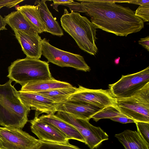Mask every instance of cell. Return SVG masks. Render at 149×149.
Here are the masks:
<instances>
[{
  "label": "cell",
  "mask_w": 149,
  "mask_h": 149,
  "mask_svg": "<svg viewBox=\"0 0 149 149\" xmlns=\"http://www.w3.org/2000/svg\"><path fill=\"white\" fill-rule=\"evenodd\" d=\"M8 70L7 77L22 86L29 83L48 80L52 77L48 62L27 57L12 62Z\"/></svg>",
  "instance_id": "277c9868"
},
{
  "label": "cell",
  "mask_w": 149,
  "mask_h": 149,
  "mask_svg": "<svg viewBox=\"0 0 149 149\" xmlns=\"http://www.w3.org/2000/svg\"><path fill=\"white\" fill-rule=\"evenodd\" d=\"M112 120L118 122L122 123L125 124L134 123L136 122L133 120L126 116H118L110 119Z\"/></svg>",
  "instance_id": "4316f807"
},
{
  "label": "cell",
  "mask_w": 149,
  "mask_h": 149,
  "mask_svg": "<svg viewBox=\"0 0 149 149\" xmlns=\"http://www.w3.org/2000/svg\"><path fill=\"white\" fill-rule=\"evenodd\" d=\"M46 1L45 0L36 1L34 5L37 7L40 17L46 26V32L53 35L61 36L63 35V31L49 10Z\"/></svg>",
  "instance_id": "9a60e30c"
},
{
  "label": "cell",
  "mask_w": 149,
  "mask_h": 149,
  "mask_svg": "<svg viewBox=\"0 0 149 149\" xmlns=\"http://www.w3.org/2000/svg\"><path fill=\"white\" fill-rule=\"evenodd\" d=\"M77 90V88L72 86L35 93L44 96L57 104L68 100V98L75 93Z\"/></svg>",
  "instance_id": "ffe728a7"
},
{
  "label": "cell",
  "mask_w": 149,
  "mask_h": 149,
  "mask_svg": "<svg viewBox=\"0 0 149 149\" xmlns=\"http://www.w3.org/2000/svg\"><path fill=\"white\" fill-rule=\"evenodd\" d=\"M39 141L21 129L0 127V149H31Z\"/></svg>",
  "instance_id": "ba28073f"
},
{
  "label": "cell",
  "mask_w": 149,
  "mask_h": 149,
  "mask_svg": "<svg viewBox=\"0 0 149 149\" xmlns=\"http://www.w3.org/2000/svg\"><path fill=\"white\" fill-rule=\"evenodd\" d=\"M120 112L135 122L149 123V82L133 96L117 99Z\"/></svg>",
  "instance_id": "5b68a950"
},
{
  "label": "cell",
  "mask_w": 149,
  "mask_h": 149,
  "mask_svg": "<svg viewBox=\"0 0 149 149\" xmlns=\"http://www.w3.org/2000/svg\"><path fill=\"white\" fill-rule=\"evenodd\" d=\"M137 132L145 141L149 144V123L136 122Z\"/></svg>",
  "instance_id": "603a6c76"
},
{
  "label": "cell",
  "mask_w": 149,
  "mask_h": 149,
  "mask_svg": "<svg viewBox=\"0 0 149 149\" xmlns=\"http://www.w3.org/2000/svg\"><path fill=\"white\" fill-rule=\"evenodd\" d=\"M72 86L69 83L56 80L52 77L48 80L29 83L22 86L20 90L36 92Z\"/></svg>",
  "instance_id": "ac0fdd59"
},
{
  "label": "cell",
  "mask_w": 149,
  "mask_h": 149,
  "mask_svg": "<svg viewBox=\"0 0 149 149\" xmlns=\"http://www.w3.org/2000/svg\"><path fill=\"white\" fill-rule=\"evenodd\" d=\"M41 44L42 55L48 62L62 67H72L85 72L90 71V68L81 56L56 48L45 38L42 39Z\"/></svg>",
  "instance_id": "8992f818"
},
{
  "label": "cell",
  "mask_w": 149,
  "mask_h": 149,
  "mask_svg": "<svg viewBox=\"0 0 149 149\" xmlns=\"http://www.w3.org/2000/svg\"><path fill=\"white\" fill-rule=\"evenodd\" d=\"M38 31V33L46 32V26L42 21L37 7L25 5L16 8Z\"/></svg>",
  "instance_id": "d6986e66"
},
{
  "label": "cell",
  "mask_w": 149,
  "mask_h": 149,
  "mask_svg": "<svg viewBox=\"0 0 149 149\" xmlns=\"http://www.w3.org/2000/svg\"><path fill=\"white\" fill-rule=\"evenodd\" d=\"M31 149H81L71 144L42 141L39 140L37 144Z\"/></svg>",
  "instance_id": "7402d4cb"
},
{
  "label": "cell",
  "mask_w": 149,
  "mask_h": 149,
  "mask_svg": "<svg viewBox=\"0 0 149 149\" xmlns=\"http://www.w3.org/2000/svg\"><path fill=\"white\" fill-rule=\"evenodd\" d=\"M12 81L0 84V125L22 129L28 121L30 108L22 103Z\"/></svg>",
  "instance_id": "7a4b0ae2"
},
{
  "label": "cell",
  "mask_w": 149,
  "mask_h": 149,
  "mask_svg": "<svg viewBox=\"0 0 149 149\" xmlns=\"http://www.w3.org/2000/svg\"><path fill=\"white\" fill-rule=\"evenodd\" d=\"M85 8L86 15L96 28L117 36H127L144 27V22L129 7L116 2L120 1L77 0Z\"/></svg>",
  "instance_id": "6da1fadb"
},
{
  "label": "cell",
  "mask_w": 149,
  "mask_h": 149,
  "mask_svg": "<svg viewBox=\"0 0 149 149\" xmlns=\"http://www.w3.org/2000/svg\"><path fill=\"white\" fill-rule=\"evenodd\" d=\"M6 25L7 24L4 18L0 15V32L1 30H6L7 29L6 26Z\"/></svg>",
  "instance_id": "f546056e"
},
{
  "label": "cell",
  "mask_w": 149,
  "mask_h": 149,
  "mask_svg": "<svg viewBox=\"0 0 149 149\" xmlns=\"http://www.w3.org/2000/svg\"><path fill=\"white\" fill-rule=\"evenodd\" d=\"M120 57H119L118 58H116L115 60V63L116 64H118L119 63V60Z\"/></svg>",
  "instance_id": "4dcf8cb0"
},
{
  "label": "cell",
  "mask_w": 149,
  "mask_h": 149,
  "mask_svg": "<svg viewBox=\"0 0 149 149\" xmlns=\"http://www.w3.org/2000/svg\"><path fill=\"white\" fill-rule=\"evenodd\" d=\"M149 82V67L136 73L122 75L116 82L109 85V91L117 99L130 97Z\"/></svg>",
  "instance_id": "52a82bcc"
},
{
  "label": "cell",
  "mask_w": 149,
  "mask_h": 149,
  "mask_svg": "<svg viewBox=\"0 0 149 149\" xmlns=\"http://www.w3.org/2000/svg\"><path fill=\"white\" fill-rule=\"evenodd\" d=\"M138 41L139 44L142 45L148 51H149V36H148Z\"/></svg>",
  "instance_id": "83f0119b"
},
{
  "label": "cell",
  "mask_w": 149,
  "mask_h": 149,
  "mask_svg": "<svg viewBox=\"0 0 149 149\" xmlns=\"http://www.w3.org/2000/svg\"><path fill=\"white\" fill-rule=\"evenodd\" d=\"M22 103L27 107L37 111L35 115L41 113L55 114L56 111V103L51 100L35 92L18 91Z\"/></svg>",
  "instance_id": "7c38bea8"
},
{
  "label": "cell",
  "mask_w": 149,
  "mask_h": 149,
  "mask_svg": "<svg viewBox=\"0 0 149 149\" xmlns=\"http://www.w3.org/2000/svg\"><path fill=\"white\" fill-rule=\"evenodd\" d=\"M4 18L13 30L15 29L34 35L39 34L36 29L19 10L11 12L4 16Z\"/></svg>",
  "instance_id": "e0dca14e"
},
{
  "label": "cell",
  "mask_w": 149,
  "mask_h": 149,
  "mask_svg": "<svg viewBox=\"0 0 149 149\" xmlns=\"http://www.w3.org/2000/svg\"><path fill=\"white\" fill-rule=\"evenodd\" d=\"M31 132L39 140L48 142L68 144L69 139L56 127L47 122L40 120L38 116L29 121Z\"/></svg>",
  "instance_id": "30bf717a"
},
{
  "label": "cell",
  "mask_w": 149,
  "mask_h": 149,
  "mask_svg": "<svg viewBox=\"0 0 149 149\" xmlns=\"http://www.w3.org/2000/svg\"><path fill=\"white\" fill-rule=\"evenodd\" d=\"M127 3L140 6L149 5V0H130L128 1Z\"/></svg>",
  "instance_id": "f1b7e54d"
},
{
  "label": "cell",
  "mask_w": 149,
  "mask_h": 149,
  "mask_svg": "<svg viewBox=\"0 0 149 149\" xmlns=\"http://www.w3.org/2000/svg\"><path fill=\"white\" fill-rule=\"evenodd\" d=\"M115 136L125 149H149V144L136 131L126 130Z\"/></svg>",
  "instance_id": "2e32d148"
},
{
  "label": "cell",
  "mask_w": 149,
  "mask_h": 149,
  "mask_svg": "<svg viewBox=\"0 0 149 149\" xmlns=\"http://www.w3.org/2000/svg\"><path fill=\"white\" fill-rule=\"evenodd\" d=\"M120 116H125L120 112L116 106H111L103 109L93 115L91 118L97 122L101 119H111Z\"/></svg>",
  "instance_id": "44dd1931"
},
{
  "label": "cell",
  "mask_w": 149,
  "mask_h": 149,
  "mask_svg": "<svg viewBox=\"0 0 149 149\" xmlns=\"http://www.w3.org/2000/svg\"><path fill=\"white\" fill-rule=\"evenodd\" d=\"M135 15L143 22L149 21V5L140 6L135 11Z\"/></svg>",
  "instance_id": "cb8c5ba5"
},
{
  "label": "cell",
  "mask_w": 149,
  "mask_h": 149,
  "mask_svg": "<svg viewBox=\"0 0 149 149\" xmlns=\"http://www.w3.org/2000/svg\"><path fill=\"white\" fill-rule=\"evenodd\" d=\"M39 119L50 123L63 133L68 139H74L85 143V141L81 134L73 126L57 117L55 114L42 115Z\"/></svg>",
  "instance_id": "5bb4252c"
},
{
  "label": "cell",
  "mask_w": 149,
  "mask_h": 149,
  "mask_svg": "<svg viewBox=\"0 0 149 149\" xmlns=\"http://www.w3.org/2000/svg\"><path fill=\"white\" fill-rule=\"evenodd\" d=\"M56 108L57 112L66 113L77 118L89 120L104 108L85 102L68 100L56 104Z\"/></svg>",
  "instance_id": "8fae6325"
},
{
  "label": "cell",
  "mask_w": 149,
  "mask_h": 149,
  "mask_svg": "<svg viewBox=\"0 0 149 149\" xmlns=\"http://www.w3.org/2000/svg\"><path fill=\"white\" fill-rule=\"evenodd\" d=\"M68 100L85 102L104 108L116 106L117 101L109 90L90 89L79 85L77 91Z\"/></svg>",
  "instance_id": "9c48e42d"
},
{
  "label": "cell",
  "mask_w": 149,
  "mask_h": 149,
  "mask_svg": "<svg viewBox=\"0 0 149 149\" xmlns=\"http://www.w3.org/2000/svg\"><path fill=\"white\" fill-rule=\"evenodd\" d=\"M61 5L65 6L69 8L71 11L85 13V8L80 3L75 2L71 0H68V1Z\"/></svg>",
  "instance_id": "d4e9b609"
},
{
  "label": "cell",
  "mask_w": 149,
  "mask_h": 149,
  "mask_svg": "<svg viewBox=\"0 0 149 149\" xmlns=\"http://www.w3.org/2000/svg\"><path fill=\"white\" fill-rule=\"evenodd\" d=\"M71 11L69 13L66 8L64 9L60 19L63 29L73 38L81 49L95 55L98 50L95 44L96 28L86 17L78 12Z\"/></svg>",
  "instance_id": "3957f363"
},
{
  "label": "cell",
  "mask_w": 149,
  "mask_h": 149,
  "mask_svg": "<svg viewBox=\"0 0 149 149\" xmlns=\"http://www.w3.org/2000/svg\"><path fill=\"white\" fill-rule=\"evenodd\" d=\"M24 0H0V9L3 7L10 8L23 1Z\"/></svg>",
  "instance_id": "484cf974"
},
{
  "label": "cell",
  "mask_w": 149,
  "mask_h": 149,
  "mask_svg": "<svg viewBox=\"0 0 149 149\" xmlns=\"http://www.w3.org/2000/svg\"><path fill=\"white\" fill-rule=\"evenodd\" d=\"M13 31L26 57L39 59L42 55V39L39 34L34 35L15 29Z\"/></svg>",
  "instance_id": "4fadbf2b"
}]
</instances>
